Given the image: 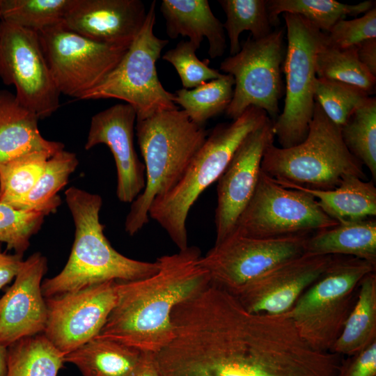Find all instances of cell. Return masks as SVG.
Returning <instances> with one entry per match:
<instances>
[{"instance_id":"52a82bcc","label":"cell","mask_w":376,"mask_h":376,"mask_svg":"<svg viewBox=\"0 0 376 376\" xmlns=\"http://www.w3.org/2000/svg\"><path fill=\"white\" fill-rule=\"evenodd\" d=\"M375 265L347 256L335 258L288 311L301 337L314 348L330 351L357 300L363 278Z\"/></svg>"},{"instance_id":"e0dca14e","label":"cell","mask_w":376,"mask_h":376,"mask_svg":"<svg viewBox=\"0 0 376 376\" xmlns=\"http://www.w3.org/2000/svg\"><path fill=\"white\" fill-rule=\"evenodd\" d=\"M333 258L304 253L272 268L233 295L249 312L285 313L321 276Z\"/></svg>"},{"instance_id":"9a60e30c","label":"cell","mask_w":376,"mask_h":376,"mask_svg":"<svg viewBox=\"0 0 376 376\" xmlns=\"http://www.w3.org/2000/svg\"><path fill=\"white\" fill-rule=\"evenodd\" d=\"M117 299L114 281L47 298L42 334L66 355L100 334Z\"/></svg>"},{"instance_id":"4dcf8cb0","label":"cell","mask_w":376,"mask_h":376,"mask_svg":"<svg viewBox=\"0 0 376 376\" xmlns=\"http://www.w3.org/2000/svg\"><path fill=\"white\" fill-rule=\"evenodd\" d=\"M324 42L316 54L317 77L358 87L369 95L373 93L375 88L376 77L359 60L357 47L338 48L327 45Z\"/></svg>"},{"instance_id":"30bf717a","label":"cell","mask_w":376,"mask_h":376,"mask_svg":"<svg viewBox=\"0 0 376 376\" xmlns=\"http://www.w3.org/2000/svg\"><path fill=\"white\" fill-rule=\"evenodd\" d=\"M284 33L280 29L260 39L249 36L237 54L221 63L220 70L235 81L233 97L225 111L228 118H238L251 106L264 110L272 121L279 115L286 52Z\"/></svg>"},{"instance_id":"7bdbcfd3","label":"cell","mask_w":376,"mask_h":376,"mask_svg":"<svg viewBox=\"0 0 376 376\" xmlns=\"http://www.w3.org/2000/svg\"><path fill=\"white\" fill-rule=\"evenodd\" d=\"M129 376H159L155 359V353L141 352L140 359Z\"/></svg>"},{"instance_id":"60d3db41","label":"cell","mask_w":376,"mask_h":376,"mask_svg":"<svg viewBox=\"0 0 376 376\" xmlns=\"http://www.w3.org/2000/svg\"><path fill=\"white\" fill-rule=\"evenodd\" d=\"M22 262L21 255L0 253V290L15 278Z\"/></svg>"},{"instance_id":"cb8c5ba5","label":"cell","mask_w":376,"mask_h":376,"mask_svg":"<svg viewBox=\"0 0 376 376\" xmlns=\"http://www.w3.org/2000/svg\"><path fill=\"white\" fill-rule=\"evenodd\" d=\"M305 253L320 256L345 255L376 265V221L366 219L315 232L305 244Z\"/></svg>"},{"instance_id":"9c48e42d","label":"cell","mask_w":376,"mask_h":376,"mask_svg":"<svg viewBox=\"0 0 376 376\" xmlns=\"http://www.w3.org/2000/svg\"><path fill=\"white\" fill-rule=\"evenodd\" d=\"M283 17L287 36L283 65L285 96L273 131L281 148H287L302 142L308 132L315 105V58L325 33L298 15L283 13Z\"/></svg>"},{"instance_id":"4316f807","label":"cell","mask_w":376,"mask_h":376,"mask_svg":"<svg viewBox=\"0 0 376 376\" xmlns=\"http://www.w3.org/2000/svg\"><path fill=\"white\" fill-rule=\"evenodd\" d=\"M78 164L75 153L64 149L56 152L47 160L33 188L13 207L42 212L46 216L55 212L61 203L58 193L67 185L70 175L75 171Z\"/></svg>"},{"instance_id":"e575fe53","label":"cell","mask_w":376,"mask_h":376,"mask_svg":"<svg viewBox=\"0 0 376 376\" xmlns=\"http://www.w3.org/2000/svg\"><path fill=\"white\" fill-rule=\"evenodd\" d=\"M75 0H2V21L39 33L63 22Z\"/></svg>"},{"instance_id":"d6986e66","label":"cell","mask_w":376,"mask_h":376,"mask_svg":"<svg viewBox=\"0 0 376 376\" xmlns=\"http://www.w3.org/2000/svg\"><path fill=\"white\" fill-rule=\"evenodd\" d=\"M47 270V260L39 252L23 260L13 284L0 298V344L8 347L44 332L47 310L41 286Z\"/></svg>"},{"instance_id":"83f0119b","label":"cell","mask_w":376,"mask_h":376,"mask_svg":"<svg viewBox=\"0 0 376 376\" xmlns=\"http://www.w3.org/2000/svg\"><path fill=\"white\" fill-rule=\"evenodd\" d=\"M374 4L373 1L350 5L335 0H269L267 8L273 26L279 24L280 14L291 13L304 17L326 33L339 20L365 13Z\"/></svg>"},{"instance_id":"277c9868","label":"cell","mask_w":376,"mask_h":376,"mask_svg":"<svg viewBox=\"0 0 376 376\" xmlns=\"http://www.w3.org/2000/svg\"><path fill=\"white\" fill-rule=\"evenodd\" d=\"M135 130L144 160L146 185L131 203L125 219V230L131 236L148 223L152 202L181 180L208 134L203 126L178 109L136 120Z\"/></svg>"},{"instance_id":"ac0fdd59","label":"cell","mask_w":376,"mask_h":376,"mask_svg":"<svg viewBox=\"0 0 376 376\" xmlns=\"http://www.w3.org/2000/svg\"><path fill=\"white\" fill-rule=\"evenodd\" d=\"M135 121L136 113L130 104L121 103L109 107L92 117L84 146L90 150L104 144L109 148L116 166L117 198L130 203L146 185L145 166L134 145Z\"/></svg>"},{"instance_id":"603a6c76","label":"cell","mask_w":376,"mask_h":376,"mask_svg":"<svg viewBox=\"0 0 376 376\" xmlns=\"http://www.w3.org/2000/svg\"><path fill=\"white\" fill-rule=\"evenodd\" d=\"M286 188L304 191L315 198L320 208L338 223L353 222L376 215V188L373 181L345 175L333 189H311L296 186Z\"/></svg>"},{"instance_id":"d590c367","label":"cell","mask_w":376,"mask_h":376,"mask_svg":"<svg viewBox=\"0 0 376 376\" xmlns=\"http://www.w3.org/2000/svg\"><path fill=\"white\" fill-rule=\"evenodd\" d=\"M368 97L363 90L347 84L318 77L315 81V102L339 127Z\"/></svg>"},{"instance_id":"5b68a950","label":"cell","mask_w":376,"mask_h":376,"mask_svg":"<svg viewBox=\"0 0 376 376\" xmlns=\"http://www.w3.org/2000/svg\"><path fill=\"white\" fill-rule=\"evenodd\" d=\"M268 119L264 110L251 106L231 123L217 125L178 184L152 202L149 217L160 225L179 250L189 246L186 221L192 205L217 181L246 137Z\"/></svg>"},{"instance_id":"2e32d148","label":"cell","mask_w":376,"mask_h":376,"mask_svg":"<svg viewBox=\"0 0 376 376\" xmlns=\"http://www.w3.org/2000/svg\"><path fill=\"white\" fill-rule=\"evenodd\" d=\"M274 138L273 121L269 118L246 137L217 180L214 244L222 242L233 231L254 194L264 153L274 143Z\"/></svg>"},{"instance_id":"8d00e7d4","label":"cell","mask_w":376,"mask_h":376,"mask_svg":"<svg viewBox=\"0 0 376 376\" xmlns=\"http://www.w3.org/2000/svg\"><path fill=\"white\" fill-rule=\"evenodd\" d=\"M46 215L42 212L18 210L0 202V243L8 250L23 256L31 238L41 228Z\"/></svg>"},{"instance_id":"836d02e7","label":"cell","mask_w":376,"mask_h":376,"mask_svg":"<svg viewBox=\"0 0 376 376\" xmlns=\"http://www.w3.org/2000/svg\"><path fill=\"white\" fill-rule=\"evenodd\" d=\"M52 155L47 151H33L0 165V202L13 206L25 197Z\"/></svg>"},{"instance_id":"d4e9b609","label":"cell","mask_w":376,"mask_h":376,"mask_svg":"<svg viewBox=\"0 0 376 376\" xmlns=\"http://www.w3.org/2000/svg\"><path fill=\"white\" fill-rule=\"evenodd\" d=\"M141 352L123 343L95 337L65 355V363L77 367L83 376H129Z\"/></svg>"},{"instance_id":"44dd1931","label":"cell","mask_w":376,"mask_h":376,"mask_svg":"<svg viewBox=\"0 0 376 376\" xmlns=\"http://www.w3.org/2000/svg\"><path fill=\"white\" fill-rule=\"evenodd\" d=\"M160 11L165 19L166 32L171 39L180 35L198 49L205 38L211 58L221 56L226 47L223 24L212 11L207 0H162Z\"/></svg>"},{"instance_id":"7402d4cb","label":"cell","mask_w":376,"mask_h":376,"mask_svg":"<svg viewBox=\"0 0 376 376\" xmlns=\"http://www.w3.org/2000/svg\"><path fill=\"white\" fill-rule=\"evenodd\" d=\"M39 120L15 95L0 90V165L31 152L54 155L64 149L61 142L47 140L41 135Z\"/></svg>"},{"instance_id":"ab89813d","label":"cell","mask_w":376,"mask_h":376,"mask_svg":"<svg viewBox=\"0 0 376 376\" xmlns=\"http://www.w3.org/2000/svg\"><path fill=\"white\" fill-rule=\"evenodd\" d=\"M338 376H376V341L342 363Z\"/></svg>"},{"instance_id":"4fadbf2b","label":"cell","mask_w":376,"mask_h":376,"mask_svg":"<svg viewBox=\"0 0 376 376\" xmlns=\"http://www.w3.org/2000/svg\"><path fill=\"white\" fill-rule=\"evenodd\" d=\"M311 234L271 239L232 233L201 256L211 283L232 294L272 268L305 253Z\"/></svg>"},{"instance_id":"ee69618b","label":"cell","mask_w":376,"mask_h":376,"mask_svg":"<svg viewBox=\"0 0 376 376\" xmlns=\"http://www.w3.org/2000/svg\"><path fill=\"white\" fill-rule=\"evenodd\" d=\"M8 347L0 344V376H6Z\"/></svg>"},{"instance_id":"3957f363","label":"cell","mask_w":376,"mask_h":376,"mask_svg":"<svg viewBox=\"0 0 376 376\" xmlns=\"http://www.w3.org/2000/svg\"><path fill=\"white\" fill-rule=\"evenodd\" d=\"M65 196L73 219L75 238L63 269L42 283L45 299L107 281L139 280L157 272V260L132 259L111 246L100 221L102 198L99 194L71 187Z\"/></svg>"},{"instance_id":"8fae6325","label":"cell","mask_w":376,"mask_h":376,"mask_svg":"<svg viewBox=\"0 0 376 376\" xmlns=\"http://www.w3.org/2000/svg\"><path fill=\"white\" fill-rule=\"evenodd\" d=\"M338 224L311 195L284 187L261 171L254 194L232 233L253 238H279L311 234Z\"/></svg>"},{"instance_id":"1f68e13d","label":"cell","mask_w":376,"mask_h":376,"mask_svg":"<svg viewBox=\"0 0 376 376\" xmlns=\"http://www.w3.org/2000/svg\"><path fill=\"white\" fill-rule=\"evenodd\" d=\"M226 19L223 24L230 44V56L237 54L240 49V36L250 31L253 39H260L272 31L271 23L265 0H219Z\"/></svg>"},{"instance_id":"6da1fadb","label":"cell","mask_w":376,"mask_h":376,"mask_svg":"<svg viewBox=\"0 0 376 376\" xmlns=\"http://www.w3.org/2000/svg\"><path fill=\"white\" fill-rule=\"evenodd\" d=\"M174 336L155 354L159 376H338L340 355L312 347L288 312L247 311L210 283L178 304Z\"/></svg>"},{"instance_id":"8992f818","label":"cell","mask_w":376,"mask_h":376,"mask_svg":"<svg viewBox=\"0 0 376 376\" xmlns=\"http://www.w3.org/2000/svg\"><path fill=\"white\" fill-rule=\"evenodd\" d=\"M261 171L284 187L319 190L336 188L345 175L366 179L363 164L344 143L340 127L315 102L305 139L287 148L270 145L264 153Z\"/></svg>"},{"instance_id":"d6a6232c","label":"cell","mask_w":376,"mask_h":376,"mask_svg":"<svg viewBox=\"0 0 376 376\" xmlns=\"http://www.w3.org/2000/svg\"><path fill=\"white\" fill-rule=\"evenodd\" d=\"M350 152L376 178V99L368 97L340 127Z\"/></svg>"},{"instance_id":"7a4b0ae2","label":"cell","mask_w":376,"mask_h":376,"mask_svg":"<svg viewBox=\"0 0 376 376\" xmlns=\"http://www.w3.org/2000/svg\"><path fill=\"white\" fill-rule=\"evenodd\" d=\"M201 256L198 247L188 246L158 258L159 269L150 276L117 281V301L97 336L141 352L160 351L174 336V308L211 283Z\"/></svg>"},{"instance_id":"b9f144b4","label":"cell","mask_w":376,"mask_h":376,"mask_svg":"<svg viewBox=\"0 0 376 376\" xmlns=\"http://www.w3.org/2000/svg\"><path fill=\"white\" fill-rule=\"evenodd\" d=\"M356 47L360 62L376 77V38L364 40Z\"/></svg>"},{"instance_id":"f1b7e54d","label":"cell","mask_w":376,"mask_h":376,"mask_svg":"<svg viewBox=\"0 0 376 376\" xmlns=\"http://www.w3.org/2000/svg\"><path fill=\"white\" fill-rule=\"evenodd\" d=\"M64 357L43 334L21 338L8 347L6 376H57Z\"/></svg>"},{"instance_id":"5bb4252c","label":"cell","mask_w":376,"mask_h":376,"mask_svg":"<svg viewBox=\"0 0 376 376\" xmlns=\"http://www.w3.org/2000/svg\"><path fill=\"white\" fill-rule=\"evenodd\" d=\"M0 77L4 84L15 86L17 101L39 119L58 109L61 93L38 33L2 21Z\"/></svg>"},{"instance_id":"74e56055","label":"cell","mask_w":376,"mask_h":376,"mask_svg":"<svg viewBox=\"0 0 376 376\" xmlns=\"http://www.w3.org/2000/svg\"><path fill=\"white\" fill-rule=\"evenodd\" d=\"M197 49L189 40H182L162 56L164 61L175 68L185 89L194 88L223 75L217 70L210 68L207 60H199L196 54Z\"/></svg>"},{"instance_id":"ffe728a7","label":"cell","mask_w":376,"mask_h":376,"mask_svg":"<svg viewBox=\"0 0 376 376\" xmlns=\"http://www.w3.org/2000/svg\"><path fill=\"white\" fill-rule=\"evenodd\" d=\"M147 15L141 0H75L63 23L95 42L129 47Z\"/></svg>"},{"instance_id":"484cf974","label":"cell","mask_w":376,"mask_h":376,"mask_svg":"<svg viewBox=\"0 0 376 376\" xmlns=\"http://www.w3.org/2000/svg\"><path fill=\"white\" fill-rule=\"evenodd\" d=\"M376 341V274L366 275L359 283L356 302L331 352L350 357Z\"/></svg>"},{"instance_id":"f546056e","label":"cell","mask_w":376,"mask_h":376,"mask_svg":"<svg viewBox=\"0 0 376 376\" xmlns=\"http://www.w3.org/2000/svg\"><path fill=\"white\" fill-rule=\"evenodd\" d=\"M235 81L223 74L194 88H181L175 92L173 102L180 105L189 118L203 126L206 121L225 111L231 102Z\"/></svg>"},{"instance_id":"f35d334b","label":"cell","mask_w":376,"mask_h":376,"mask_svg":"<svg viewBox=\"0 0 376 376\" xmlns=\"http://www.w3.org/2000/svg\"><path fill=\"white\" fill-rule=\"evenodd\" d=\"M376 38V8L374 6L360 17L337 22L325 33V44L346 48L357 46L368 39Z\"/></svg>"},{"instance_id":"f6af8a7d","label":"cell","mask_w":376,"mask_h":376,"mask_svg":"<svg viewBox=\"0 0 376 376\" xmlns=\"http://www.w3.org/2000/svg\"><path fill=\"white\" fill-rule=\"evenodd\" d=\"M1 6H2V0H0V35H1V23H2Z\"/></svg>"},{"instance_id":"ba28073f","label":"cell","mask_w":376,"mask_h":376,"mask_svg":"<svg viewBox=\"0 0 376 376\" xmlns=\"http://www.w3.org/2000/svg\"><path fill=\"white\" fill-rule=\"evenodd\" d=\"M156 1L151 2L143 26L128 49L105 79L81 100L114 98L130 104L136 120L159 112L178 109L174 94L166 91L159 79L156 63L169 40L154 33Z\"/></svg>"},{"instance_id":"7c38bea8","label":"cell","mask_w":376,"mask_h":376,"mask_svg":"<svg viewBox=\"0 0 376 376\" xmlns=\"http://www.w3.org/2000/svg\"><path fill=\"white\" fill-rule=\"evenodd\" d=\"M38 33L58 91L79 100L105 79L129 48L90 40L63 22Z\"/></svg>"}]
</instances>
